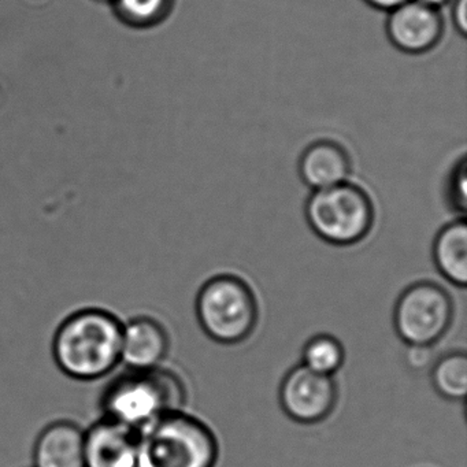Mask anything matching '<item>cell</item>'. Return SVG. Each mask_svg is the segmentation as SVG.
<instances>
[{"instance_id":"4","label":"cell","mask_w":467,"mask_h":467,"mask_svg":"<svg viewBox=\"0 0 467 467\" xmlns=\"http://www.w3.org/2000/svg\"><path fill=\"white\" fill-rule=\"evenodd\" d=\"M305 213L319 239L340 247L362 242L374 223L373 201L362 187L349 182L313 191Z\"/></svg>"},{"instance_id":"19","label":"cell","mask_w":467,"mask_h":467,"mask_svg":"<svg viewBox=\"0 0 467 467\" xmlns=\"http://www.w3.org/2000/svg\"><path fill=\"white\" fill-rule=\"evenodd\" d=\"M451 20L456 32L462 36L467 34V0H453Z\"/></svg>"},{"instance_id":"8","label":"cell","mask_w":467,"mask_h":467,"mask_svg":"<svg viewBox=\"0 0 467 467\" xmlns=\"http://www.w3.org/2000/svg\"><path fill=\"white\" fill-rule=\"evenodd\" d=\"M444 18L439 9L409 0L388 13L385 31L393 47L410 56L433 50L444 36Z\"/></svg>"},{"instance_id":"9","label":"cell","mask_w":467,"mask_h":467,"mask_svg":"<svg viewBox=\"0 0 467 467\" xmlns=\"http://www.w3.org/2000/svg\"><path fill=\"white\" fill-rule=\"evenodd\" d=\"M86 467H138V431L100 417L84 429Z\"/></svg>"},{"instance_id":"13","label":"cell","mask_w":467,"mask_h":467,"mask_svg":"<svg viewBox=\"0 0 467 467\" xmlns=\"http://www.w3.org/2000/svg\"><path fill=\"white\" fill-rule=\"evenodd\" d=\"M433 261L440 275L452 285L467 284V223L464 218L452 221L437 234Z\"/></svg>"},{"instance_id":"2","label":"cell","mask_w":467,"mask_h":467,"mask_svg":"<svg viewBox=\"0 0 467 467\" xmlns=\"http://www.w3.org/2000/svg\"><path fill=\"white\" fill-rule=\"evenodd\" d=\"M184 385L173 371L128 370L109 382L100 396L102 417L139 431L166 412L182 410Z\"/></svg>"},{"instance_id":"10","label":"cell","mask_w":467,"mask_h":467,"mask_svg":"<svg viewBox=\"0 0 467 467\" xmlns=\"http://www.w3.org/2000/svg\"><path fill=\"white\" fill-rule=\"evenodd\" d=\"M168 351V332L157 319L136 317L122 327L121 363L128 370H154Z\"/></svg>"},{"instance_id":"7","label":"cell","mask_w":467,"mask_h":467,"mask_svg":"<svg viewBox=\"0 0 467 467\" xmlns=\"http://www.w3.org/2000/svg\"><path fill=\"white\" fill-rule=\"evenodd\" d=\"M337 401V385L330 376L316 373L306 366L292 368L280 385V404L291 420L318 423L332 414Z\"/></svg>"},{"instance_id":"20","label":"cell","mask_w":467,"mask_h":467,"mask_svg":"<svg viewBox=\"0 0 467 467\" xmlns=\"http://www.w3.org/2000/svg\"><path fill=\"white\" fill-rule=\"evenodd\" d=\"M363 2H366L373 9L384 10V12L389 13L390 10L406 4L409 0H363Z\"/></svg>"},{"instance_id":"5","label":"cell","mask_w":467,"mask_h":467,"mask_svg":"<svg viewBox=\"0 0 467 467\" xmlns=\"http://www.w3.org/2000/svg\"><path fill=\"white\" fill-rule=\"evenodd\" d=\"M199 324L212 340L237 344L258 324V303L248 284L232 275L210 278L196 297Z\"/></svg>"},{"instance_id":"11","label":"cell","mask_w":467,"mask_h":467,"mask_svg":"<svg viewBox=\"0 0 467 467\" xmlns=\"http://www.w3.org/2000/svg\"><path fill=\"white\" fill-rule=\"evenodd\" d=\"M299 176L313 191L324 190L349 182L352 161L338 141L321 139L303 150L299 158Z\"/></svg>"},{"instance_id":"21","label":"cell","mask_w":467,"mask_h":467,"mask_svg":"<svg viewBox=\"0 0 467 467\" xmlns=\"http://www.w3.org/2000/svg\"><path fill=\"white\" fill-rule=\"evenodd\" d=\"M420 4L426 5V6L433 7V9H441L444 5H447L450 0H417Z\"/></svg>"},{"instance_id":"6","label":"cell","mask_w":467,"mask_h":467,"mask_svg":"<svg viewBox=\"0 0 467 467\" xmlns=\"http://www.w3.org/2000/svg\"><path fill=\"white\" fill-rule=\"evenodd\" d=\"M453 302L450 294L431 281L410 285L395 307V329L407 346L436 344L450 329Z\"/></svg>"},{"instance_id":"15","label":"cell","mask_w":467,"mask_h":467,"mask_svg":"<svg viewBox=\"0 0 467 467\" xmlns=\"http://www.w3.org/2000/svg\"><path fill=\"white\" fill-rule=\"evenodd\" d=\"M346 352L337 338L330 335L314 336L303 348L302 365L316 373L333 377L343 366Z\"/></svg>"},{"instance_id":"1","label":"cell","mask_w":467,"mask_h":467,"mask_svg":"<svg viewBox=\"0 0 467 467\" xmlns=\"http://www.w3.org/2000/svg\"><path fill=\"white\" fill-rule=\"evenodd\" d=\"M122 324L103 308H83L62 321L54 335L53 357L65 376L97 381L121 363Z\"/></svg>"},{"instance_id":"16","label":"cell","mask_w":467,"mask_h":467,"mask_svg":"<svg viewBox=\"0 0 467 467\" xmlns=\"http://www.w3.org/2000/svg\"><path fill=\"white\" fill-rule=\"evenodd\" d=\"M124 20L136 26H152L162 23L173 10L174 0H116Z\"/></svg>"},{"instance_id":"14","label":"cell","mask_w":467,"mask_h":467,"mask_svg":"<svg viewBox=\"0 0 467 467\" xmlns=\"http://www.w3.org/2000/svg\"><path fill=\"white\" fill-rule=\"evenodd\" d=\"M434 389L448 400H462L467 393V357L450 352L434 362L431 373Z\"/></svg>"},{"instance_id":"3","label":"cell","mask_w":467,"mask_h":467,"mask_svg":"<svg viewBox=\"0 0 467 467\" xmlns=\"http://www.w3.org/2000/svg\"><path fill=\"white\" fill-rule=\"evenodd\" d=\"M212 429L182 410L166 412L138 431V467H214Z\"/></svg>"},{"instance_id":"12","label":"cell","mask_w":467,"mask_h":467,"mask_svg":"<svg viewBox=\"0 0 467 467\" xmlns=\"http://www.w3.org/2000/svg\"><path fill=\"white\" fill-rule=\"evenodd\" d=\"M35 467H86L84 429L72 420L46 426L34 447Z\"/></svg>"},{"instance_id":"17","label":"cell","mask_w":467,"mask_h":467,"mask_svg":"<svg viewBox=\"0 0 467 467\" xmlns=\"http://www.w3.org/2000/svg\"><path fill=\"white\" fill-rule=\"evenodd\" d=\"M448 202L453 212L464 214L467 210V161L466 157L461 160L453 166L448 179L447 188Z\"/></svg>"},{"instance_id":"18","label":"cell","mask_w":467,"mask_h":467,"mask_svg":"<svg viewBox=\"0 0 467 467\" xmlns=\"http://www.w3.org/2000/svg\"><path fill=\"white\" fill-rule=\"evenodd\" d=\"M433 360V351L428 346H409L406 352V362L414 370L428 368Z\"/></svg>"}]
</instances>
